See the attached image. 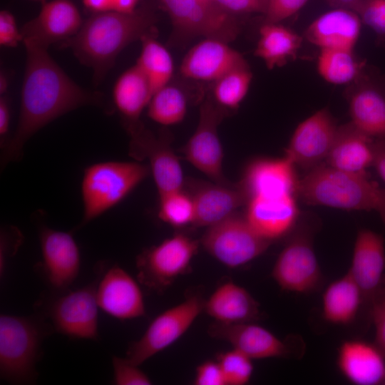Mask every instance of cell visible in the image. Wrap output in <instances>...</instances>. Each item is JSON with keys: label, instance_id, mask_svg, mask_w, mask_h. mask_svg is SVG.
Masks as SVG:
<instances>
[{"label": "cell", "instance_id": "6da1fadb", "mask_svg": "<svg viewBox=\"0 0 385 385\" xmlns=\"http://www.w3.org/2000/svg\"><path fill=\"white\" fill-rule=\"evenodd\" d=\"M26 67L20 114L12 137L3 144L1 165L19 160L28 140L56 118L78 107L98 104L101 95L76 84L48 53V48L24 44Z\"/></svg>", "mask_w": 385, "mask_h": 385}, {"label": "cell", "instance_id": "7a4b0ae2", "mask_svg": "<svg viewBox=\"0 0 385 385\" xmlns=\"http://www.w3.org/2000/svg\"><path fill=\"white\" fill-rule=\"evenodd\" d=\"M157 20L153 4L147 1L131 13H95L63 45L93 69L94 79L99 82L127 46L146 35H155Z\"/></svg>", "mask_w": 385, "mask_h": 385}, {"label": "cell", "instance_id": "3957f363", "mask_svg": "<svg viewBox=\"0 0 385 385\" xmlns=\"http://www.w3.org/2000/svg\"><path fill=\"white\" fill-rule=\"evenodd\" d=\"M55 332L40 313L29 316L0 315V376L12 384L36 381V365L44 340Z\"/></svg>", "mask_w": 385, "mask_h": 385}, {"label": "cell", "instance_id": "277c9868", "mask_svg": "<svg viewBox=\"0 0 385 385\" xmlns=\"http://www.w3.org/2000/svg\"><path fill=\"white\" fill-rule=\"evenodd\" d=\"M381 187L367 174L349 173L322 163L299 178L297 198L311 205L346 210H375Z\"/></svg>", "mask_w": 385, "mask_h": 385}, {"label": "cell", "instance_id": "5b68a950", "mask_svg": "<svg viewBox=\"0 0 385 385\" xmlns=\"http://www.w3.org/2000/svg\"><path fill=\"white\" fill-rule=\"evenodd\" d=\"M104 268L100 264L94 280L79 289L42 292L35 304V312L48 320L55 332L71 339L98 341L96 289Z\"/></svg>", "mask_w": 385, "mask_h": 385}, {"label": "cell", "instance_id": "8992f818", "mask_svg": "<svg viewBox=\"0 0 385 385\" xmlns=\"http://www.w3.org/2000/svg\"><path fill=\"white\" fill-rule=\"evenodd\" d=\"M150 173L149 165L138 162L106 161L88 166L81 182L83 218L77 228L120 202Z\"/></svg>", "mask_w": 385, "mask_h": 385}, {"label": "cell", "instance_id": "52a82bcc", "mask_svg": "<svg viewBox=\"0 0 385 385\" xmlns=\"http://www.w3.org/2000/svg\"><path fill=\"white\" fill-rule=\"evenodd\" d=\"M202 294H188L180 303L165 310L150 322L142 337L129 344L125 357L140 366L179 339L204 310Z\"/></svg>", "mask_w": 385, "mask_h": 385}, {"label": "cell", "instance_id": "ba28073f", "mask_svg": "<svg viewBox=\"0 0 385 385\" xmlns=\"http://www.w3.org/2000/svg\"><path fill=\"white\" fill-rule=\"evenodd\" d=\"M168 14L174 31L183 38L203 36L229 43L241 26L235 15L212 0H158Z\"/></svg>", "mask_w": 385, "mask_h": 385}, {"label": "cell", "instance_id": "9c48e42d", "mask_svg": "<svg viewBox=\"0 0 385 385\" xmlns=\"http://www.w3.org/2000/svg\"><path fill=\"white\" fill-rule=\"evenodd\" d=\"M272 242L262 237L245 217L236 213L207 227L200 244L225 267H242L262 255Z\"/></svg>", "mask_w": 385, "mask_h": 385}, {"label": "cell", "instance_id": "30bf717a", "mask_svg": "<svg viewBox=\"0 0 385 385\" xmlns=\"http://www.w3.org/2000/svg\"><path fill=\"white\" fill-rule=\"evenodd\" d=\"M199 245L180 233L145 249L136 258L139 282L156 292L165 290L190 270Z\"/></svg>", "mask_w": 385, "mask_h": 385}, {"label": "cell", "instance_id": "8fae6325", "mask_svg": "<svg viewBox=\"0 0 385 385\" xmlns=\"http://www.w3.org/2000/svg\"><path fill=\"white\" fill-rule=\"evenodd\" d=\"M271 275L284 292L309 294L322 282V272L307 230L298 229L279 254Z\"/></svg>", "mask_w": 385, "mask_h": 385}, {"label": "cell", "instance_id": "7c38bea8", "mask_svg": "<svg viewBox=\"0 0 385 385\" xmlns=\"http://www.w3.org/2000/svg\"><path fill=\"white\" fill-rule=\"evenodd\" d=\"M124 124L130 138L129 154L136 160H148L159 196L182 190L183 170L169 138L155 135L139 120H124Z\"/></svg>", "mask_w": 385, "mask_h": 385}, {"label": "cell", "instance_id": "4fadbf2b", "mask_svg": "<svg viewBox=\"0 0 385 385\" xmlns=\"http://www.w3.org/2000/svg\"><path fill=\"white\" fill-rule=\"evenodd\" d=\"M227 110L219 106L212 96L202 103L197 126L182 152L185 159L214 183L231 185L222 173V147L217 128Z\"/></svg>", "mask_w": 385, "mask_h": 385}, {"label": "cell", "instance_id": "5bb4252c", "mask_svg": "<svg viewBox=\"0 0 385 385\" xmlns=\"http://www.w3.org/2000/svg\"><path fill=\"white\" fill-rule=\"evenodd\" d=\"M339 125L327 108L317 111L295 128L284 157L296 168L309 170L327 160Z\"/></svg>", "mask_w": 385, "mask_h": 385}, {"label": "cell", "instance_id": "9a60e30c", "mask_svg": "<svg viewBox=\"0 0 385 385\" xmlns=\"http://www.w3.org/2000/svg\"><path fill=\"white\" fill-rule=\"evenodd\" d=\"M42 257L39 270L50 290L69 289L80 270L79 248L72 234L41 226L38 231Z\"/></svg>", "mask_w": 385, "mask_h": 385}, {"label": "cell", "instance_id": "2e32d148", "mask_svg": "<svg viewBox=\"0 0 385 385\" xmlns=\"http://www.w3.org/2000/svg\"><path fill=\"white\" fill-rule=\"evenodd\" d=\"M81 13L71 0H52L42 4L34 19L20 29L23 42L48 48L73 36L83 24Z\"/></svg>", "mask_w": 385, "mask_h": 385}, {"label": "cell", "instance_id": "e0dca14e", "mask_svg": "<svg viewBox=\"0 0 385 385\" xmlns=\"http://www.w3.org/2000/svg\"><path fill=\"white\" fill-rule=\"evenodd\" d=\"M96 299L100 309L119 320L139 318L146 313L139 284L117 264L103 269L96 289Z\"/></svg>", "mask_w": 385, "mask_h": 385}, {"label": "cell", "instance_id": "ac0fdd59", "mask_svg": "<svg viewBox=\"0 0 385 385\" xmlns=\"http://www.w3.org/2000/svg\"><path fill=\"white\" fill-rule=\"evenodd\" d=\"M209 335L225 341L233 349L252 360L287 358L292 353L289 342L279 339L254 322L225 324L215 322L208 328Z\"/></svg>", "mask_w": 385, "mask_h": 385}, {"label": "cell", "instance_id": "d6986e66", "mask_svg": "<svg viewBox=\"0 0 385 385\" xmlns=\"http://www.w3.org/2000/svg\"><path fill=\"white\" fill-rule=\"evenodd\" d=\"M348 272L361 292L364 304L370 306L385 284V247L381 235L366 228L358 231Z\"/></svg>", "mask_w": 385, "mask_h": 385}, {"label": "cell", "instance_id": "ffe728a7", "mask_svg": "<svg viewBox=\"0 0 385 385\" xmlns=\"http://www.w3.org/2000/svg\"><path fill=\"white\" fill-rule=\"evenodd\" d=\"M247 64L243 56L228 43L205 38L186 53L180 73L188 79L215 82L229 71Z\"/></svg>", "mask_w": 385, "mask_h": 385}, {"label": "cell", "instance_id": "44dd1931", "mask_svg": "<svg viewBox=\"0 0 385 385\" xmlns=\"http://www.w3.org/2000/svg\"><path fill=\"white\" fill-rule=\"evenodd\" d=\"M364 71L346 92L350 123L374 140H385V90Z\"/></svg>", "mask_w": 385, "mask_h": 385}, {"label": "cell", "instance_id": "7402d4cb", "mask_svg": "<svg viewBox=\"0 0 385 385\" xmlns=\"http://www.w3.org/2000/svg\"><path fill=\"white\" fill-rule=\"evenodd\" d=\"M297 198L295 195L251 197L247 202L245 217L257 234L272 242L297 226L299 210Z\"/></svg>", "mask_w": 385, "mask_h": 385}, {"label": "cell", "instance_id": "603a6c76", "mask_svg": "<svg viewBox=\"0 0 385 385\" xmlns=\"http://www.w3.org/2000/svg\"><path fill=\"white\" fill-rule=\"evenodd\" d=\"M299 180L296 167L284 156L254 161L247 168L240 185L248 200L254 197H297Z\"/></svg>", "mask_w": 385, "mask_h": 385}, {"label": "cell", "instance_id": "cb8c5ba5", "mask_svg": "<svg viewBox=\"0 0 385 385\" xmlns=\"http://www.w3.org/2000/svg\"><path fill=\"white\" fill-rule=\"evenodd\" d=\"M337 364L342 375L353 384L385 382V355L375 343L360 339L343 342L337 349Z\"/></svg>", "mask_w": 385, "mask_h": 385}, {"label": "cell", "instance_id": "d4e9b609", "mask_svg": "<svg viewBox=\"0 0 385 385\" xmlns=\"http://www.w3.org/2000/svg\"><path fill=\"white\" fill-rule=\"evenodd\" d=\"M361 24L354 11L334 7L309 24L305 38L319 49L354 50L360 36Z\"/></svg>", "mask_w": 385, "mask_h": 385}, {"label": "cell", "instance_id": "484cf974", "mask_svg": "<svg viewBox=\"0 0 385 385\" xmlns=\"http://www.w3.org/2000/svg\"><path fill=\"white\" fill-rule=\"evenodd\" d=\"M195 205L193 226L210 227L235 213L247 204V197L240 183L225 185L203 183L191 196Z\"/></svg>", "mask_w": 385, "mask_h": 385}, {"label": "cell", "instance_id": "4316f807", "mask_svg": "<svg viewBox=\"0 0 385 385\" xmlns=\"http://www.w3.org/2000/svg\"><path fill=\"white\" fill-rule=\"evenodd\" d=\"M203 312L215 322L225 324L255 322L261 316L260 303L232 281L222 283L205 299Z\"/></svg>", "mask_w": 385, "mask_h": 385}, {"label": "cell", "instance_id": "83f0119b", "mask_svg": "<svg viewBox=\"0 0 385 385\" xmlns=\"http://www.w3.org/2000/svg\"><path fill=\"white\" fill-rule=\"evenodd\" d=\"M374 139L356 128L350 122L339 126L326 160L333 168L365 174L374 161Z\"/></svg>", "mask_w": 385, "mask_h": 385}, {"label": "cell", "instance_id": "f1b7e54d", "mask_svg": "<svg viewBox=\"0 0 385 385\" xmlns=\"http://www.w3.org/2000/svg\"><path fill=\"white\" fill-rule=\"evenodd\" d=\"M364 299L361 292L347 272L330 283L322 294L324 319L335 325H348L356 318Z\"/></svg>", "mask_w": 385, "mask_h": 385}, {"label": "cell", "instance_id": "f546056e", "mask_svg": "<svg viewBox=\"0 0 385 385\" xmlns=\"http://www.w3.org/2000/svg\"><path fill=\"white\" fill-rule=\"evenodd\" d=\"M259 34L254 53L268 69L284 66L296 58L302 38L294 31L280 23L264 22Z\"/></svg>", "mask_w": 385, "mask_h": 385}, {"label": "cell", "instance_id": "4dcf8cb0", "mask_svg": "<svg viewBox=\"0 0 385 385\" xmlns=\"http://www.w3.org/2000/svg\"><path fill=\"white\" fill-rule=\"evenodd\" d=\"M152 96L149 83L136 64L118 78L113 89V102L125 121L138 120Z\"/></svg>", "mask_w": 385, "mask_h": 385}, {"label": "cell", "instance_id": "1f68e13d", "mask_svg": "<svg viewBox=\"0 0 385 385\" xmlns=\"http://www.w3.org/2000/svg\"><path fill=\"white\" fill-rule=\"evenodd\" d=\"M140 41L142 48L136 65L147 78L153 95L170 83L174 71L173 61L155 35H146Z\"/></svg>", "mask_w": 385, "mask_h": 385}, {"label": "cell", "instance_id": "d6a6232c", "mask_svg": "<svg viewBox=\"0 0 385 385\" xmlns=\"http://www.w3.org/2000/svg\"><path fill=\"white\" fill-rule=\"evenodd\" d=\"M365 63L360 61L354 50L319 49L317 62L319 76L334 85H350L364 71Z\"/></svg>", "mask_w": 385, "mask_h": 385}, {"label": "cell", "instance_id": "836d02e7", "mask_svg": "<svg viewBox=\"0 0 385 385\" xmlns=\"http://www.w3.org/2000/svg\"><path fill=\"white\" fill-rule=\"evenodd\" d=\"M187 108L185 92L178 86L168 83L153 95L148 106V115L159 124L171 125L184 119Z\"/></svg>", "mask_w": 385, "mask_h": 385}, {"label": "cell", "instance_id": "e575fe53", "mask_svg": "<svg viewBox=\"0 0 385 385\" xmlns=\"http://www.w3.org/2000/svg\"><path fill=\"white\" fill-rule=\"evenodd\" d=\"M252 80L248 64L237 67L214 82L212 96L226 110L237 108L247 94Z\"/></svg>", "mask_w": 385, "mask_h": 385}, {"label": "cell", "instance_id": "d590c367", "mask_svg": "<svg viewBox=\"0 0 385 385\" xmlns=\"http://www.w3.org/2000/svg\"><path fill=\"white\" fill-rule=\"evenodd\" d=\"M158 217L174 227L193 225L195 210L192 197L182 190L160 196Z\"/></svg>", "mask_w": 385, "mask_h": 385}, {"label": "cell", "instance_id": "8d00e7d4", "mask_svg": "<svg viewBox=\"0 0 385 385\" xmlns=\"http://www.w3.org/2000/svg\"><path fill=\"white\" fill-rule=\"evenodd\" d=\"M227 385H245L252 376L254 366L252 359L232 348V350L217 354Z\"/></svg>", "mask_w": 385, "mask_h": 385}, {"label": "cell", "instance_id": "74e56055", "mask_svg": "<svg viewBox=\"0 0 385 385\" xmlns=\"http://www.w3.org/2000/svg\"><path fill=\"white\" fill-rule=\"evenodd\" d=\"M361 23L385 38V0H361L354 8Z\"/></svg>", "mask_w": 385, "mask_h": 385}, {"label": "cell", "instance_id": "f35d334b", "mask_svg": "<svg viewBox=\"0 0 385 385\" xmlns=\"http://www.w3.org/2000/svg\"><path fill=\"white\" fill-rule=\"evenodd\" d=\"M113 384L117 385H150L148 376L140 366L130 361L126 357L113 356Z\"/></svg>", "mask_w": 385, "mask_h": 385}, {"label": "cell", "instance_id": "ab89813d", "mask_svg": "<svg viewBox=\"0 0 385 385\" xmlns=\"http://www.w3.org/2000/svg\"><path fill=\"white\" fill-rule=\"evenodd\" d=\"M309 0H267L265 22L280 23L301 10Z\"/></svg>", "mask_w": 385, "mask_h": 385}, {"label": "cell", "instance_id": "60d3db41", "mask_svg": "<svg viewBox=\"0 0 385 385\" xmlns=\"http://www.w3.org/2000/svg\"><path fill=\"white\" fill-rule=\"evenodd\" d=\"M370 315L375 329V344L385 355V284L370 304Z\"/></svg>", "mask_w": 385, "mask_h": 385}, {"label": "cell", "instance_id": "b9f144b4", "mask_svg": "<svg viewBox=\"0 0 385 385\" xmlns=\"http://www.w3.org/2000/svg\"><path fill=\"white\" fill-rule=\"evenodd\" d=\"M195 385H227L217 361L207 360L199 364L194 378Z\"/></svg>", "mask_w": 385, "mask_h": 385}, {"label": "cell", "instance_id": "7bdbcfd3", "mask_svg": "<svg viewBox=\"0 0 385 385\" xmlns=\"http://www.w3.org/2000/svg\"><path fill=\"white\" fill-rule=\"evenodd\" d=\"M23 37L17 27L14 16L7 10L0 12V44L6 47H16Z\"/></svg>", "mask_w": 385, "mask_h": 385}, {"label": "cell", "instance_id": "ee69618b", "mask_svg": "<svg viewBox=\"0 0 385 385\" xmlns=\"http://www.w3.org/2000/svg\"><path fill=\"white\" fill-rule=\"evenodd\" d=\"M225 11L237 14L265 13L267 0H214Z\"/></svg>", "mask_w": 385, "mask_h": 385}, {"label": "cell", "instance_id": "f6af8a7d", "mask_svg": "<svg viewBox=\"0 0 385 385\" xmlns=\"http://www.w3.org/2000/svg\"><path fill=\"white\" fill-rule=\"evenodd\" d=\"M372 166L379 176L385 182V140H374Z\"/></svg>", "mask_w": 385, "mask_h": 385}, {"label": "cell", "instance_id": "bcb514c9", "mask_svg": "<svg viewBox=\"0 0 385 385\" xmlns=\"http://www.w3.org/2000/svg\"><path fill=\"white\" fill-rule=\"evenodd\" d=\"M10 123V109L8 101L4 97L0 99V136L1 140L4 138L8 132Z\"/></svg>", "mask_w": 385, "mask_h": 385}, {"label": "cell", "instance_id": "7dc6e473", "mask_svg": "<svg viewBox=\"0 0 385 385\" xmlns=\"http://www.w3.org/2000/svg\"><path fill=\"white\" fill-rule=\"evenodd\" d=\"M85 7L95 13L113 11V0H82Z\"/></svg>", "mask_w": 385, "mask_h": 385}, {"label": "cell", "instance_id": "c3c4849f", "mask_svg": "<svg viewBox=\"0 0 385 385\" xmlns=\"http://www.w3.org/2000/svg\"><path fill=\"white\" fill-rule=\"evenodd\" d=\"M140 0H113V11L131 13L138 6Z\"/></svg>", "mask_w": 385, "mask_h": 385}, {"label": "cell", "instance_id": "681fc988", "mask_svg": "<svg viewBox=\"0 0 385 385\" xmlns=\"http://www.w3.org/2000/svg\"><path fill=\"white\" fill-rule=\"evenodd\" d=\"M334 7H341L353 10L361 0H327Z\"/></svg>", "mask_w": 385, "mask_h": 385}, {"label": "cell", "instance_id": "f907efd6", "mask_svg": "<svg viewBox=\"0 0 385 385\" xmlns=\"http://www.w3.org/2000/svg\"><path fill=\"white\" fill-rule=\"evenodd\" d=\"M375 210L379 212L381 219L385 223V188H381Z\"/></svg>", "mask_w": 385, "mask_h": 385}, {"label": "cell", "instance_id": "816d5d0a", "mask_svg": "<svg viewBox=\"0 0 385 385\" xmlns=\"http://www.w3.org/2000/svg\"><path fill=\"white\" fill-rule=\"evenodd\" d=\"M8 87V81L6 78V76L4 73H1L0 76V93L4 94L6 91Z\"/></svg>", "mask_w": 385, "mask_h": 385}, {"label": "cell", "instance_id": "f5cc1de1", "mask_svg": "<svg viewBox=\"0 0 385 385\" xmlns=\"http://www.w3.org/2000/svg\"><path fill=\"white\" fill-rule=\"evenodd\" d=\"M32 1H39V2H41L42 4H43L44 3L46 2V0H32Z\"/></svg>", "mask_w": 385, "mask_h": 385}, {"label": "cell", "instance_id": "db71d44e", "mask_svg": "<svg viewBox=\"0 0 385 385\" xmlns=\"http://www.w3.org/2000/svg\"><path fill=\"white\" fill-rule=\"evenodd\" d=\"M384 384H385V382H384Z\"/></svg>", "mask_w": 385, "mask_h": 385}, {"label": "cell", "instance_id": "11a10c76", "mask_svg": "<svg viewBox=\"0 0 385 385\" xmlns=\"http://www.w3.org/2000/svg\"><path fill=\"white\" fill-rule=\"evenodd\" d=\"M212 1H214V0H212Z\"/></svg>", "mask_w": 385, "mask_h": 385}]
</instances>
